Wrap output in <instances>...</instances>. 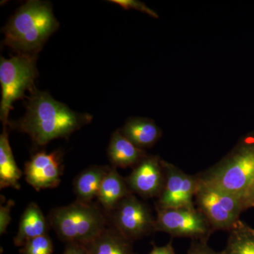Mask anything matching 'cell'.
I'll list each match as a JSON object with an SVG mask.
<instances>
[{
  "mask_svg": "<svg viewBox=\"0 0 254 254\" xmlns=\"http://www.w3.org/2000/svg\"><path fill=\"white\" fill-rule=\"evenodd\" d=\"M26 108L23 118L9 122L8 126L27 133L36 145L41 146L56 138H68L93 119L88 114L73 111L49 93L36 88L30 92Z\"/></svg>",
  "mask_w": 254,
  "mask_h": 254,
  "instance_id": "obj_1",
  "label": "cell"
},
{
  "mask_svg": "<svg viewBox=\"0 0 254 254\" xmlns=\"http://www.w3.org/2000/svg\"><path fill=\"white\" fill-rule=\"evenodd\" d=\"M59 26L50 2L30 0L3 28L4 43L18 54L36 56Z\"/></svg>",
  "mask_w": 254,
  "mask_h": 254,
  "instance_id": "obj_2",
  "label": "cell"
},
{
  "mask_svg": "<svg viewBox=\"0 0 254 254\" xmlns=\"http://www.w3.org/2000/svg\"><path fill=\"white\" fill-rule=\"evenodd\" d=\"M197 176L200 182L242 199L254 180V137L243 138L219 163Z\"/></svg>",
  "mask_w": 254,
  "mask_h": 254,
  "instance_id": "obj_3",
  "label": "cell"
},
{
  "mask_svg": "<svg viewBox=\"0 0 254 254\" xmlns=\"http://www.w3.org/2000/svg\"><path fill=\"white\" fill-rule=\"evenodd\" d=\"M48 220L58 238L66 244L88 245L106 229L107 220L101 210L78 200L53 209Z\"/></svg>",
  "mask_w": 254,
  "mask_h": 254,
  "instance_id": "obj_4",
  "label": "cell"
},
{
  "mask_svg": "<svg viewBox=\"0 0 254 254\" xmlns=\"http://www.w3.org/2000/svg\"><path fill=\"white\" fill-rule=\"evenodd\" d=\"M38 77L36 56L18 54L0 60V84L1 99L0 103V118L4 127L9 124L10 111L12 104L17 100L24 98L26 91L35 88L34 82Z\"/></svg>",
  "mask_w": 254,
  "mask_h": 254,
  "instance_id": "obj_5",
  "label": "cell"
},
{
  "mask_svg": "<svg viewBox=\"0 0 254 254\" xmlns=\"http://www.w3.org/2000/svg\"><path fill=\"white\" fill-rule=\"evenodd\" d=\"M194 201L195 208L204 215L213 231H230L245 211L242 198L203 183L199 179Z\"/></svg>",
  "mask_w": 254,
  "mask_h": 254,
  "instance_id": "obj_6",
  "label": "cell"
},
{
  "mask_svg": "<svg viewBox=\"0 0 254 254\" xmlns=\"http://www.w3.org/2000/svg\"><path fill=\"white\" fill-rule=\"evenodd\" d=\"M155 232L173 237L190 238L208 242L213 230L204 215L196 208H155Z\"/></svg>",
  "mask_w": 254,
  "mask_h": 254,
  "instance_id": "obj_7",
  "label": "cell"
},
{
  "mask_svg": "<svg viewBox=\"0 0 254 254\" xmlns=\"http://www.w3.org/2000/svg\"><path fill=\"white\" fill-rule=\"evenodd\" d=\"M110 213L115 228L132 242L155 232L151 209L133 193L123 198Z\"/></svg>",
  "mask_w": 254,
  "mask_h": 254,
  "instance_id": "obj_8",
  "label": "cell"
},
{
  "mask_svg": "<svg viewBox=\"0 0 254 254\" xmlns=\"http://www.w3.org/2000/svg\"><path fill=\"white\" fill-rule=\"evenodd\" d=\"M162 164L165 172V183L155 208H195L193 201L198 186L197 175H188L163 160Z\"/></svg>",
  "mask_w": 254,
  "mask_h": 254,
  "instance_id": "obj_9",
  "label": "cell"
},
{
  "mask_svg": "<svg viewBox=\"0 0 254 254\" xmlns=\"http://www.w3.org/2000/svg\"><path fill=\"white\" fill-rule=\"evenodd\" d=\"M63 170V155L59 150L38 152L25 163V179L37 191L53 189L59 186Z\"/></svg>",
  "mask_w": 254,
  "mask_h": 254,
  "instance_id": "obj_10",
  "label": "cell"
},
{
  "mask_svg": "<svg viewBox=\"0 0 254 254\" xmlns=\"http://www.w3.org/2000/svg\"><path fill=\"white\" fill-rule=\"evenodd\" d=\"M132 193L143 198H158L165 183L162 160L156 155H147L126 178Z\"/></svg>",
  "mask_w": 254,
  "mask_h": 254,
  "instance_id": "obj_11",
  "label": "cell"
},
{
  "mask_svg": "<svg viewBox=\"0 0 254 254\" xmlns=\"http://www.w3.org/2000/svg\"><path fill=\"white\" fill-rule=\"evenodd\" d=\"M108 158L113 168H134L147 156L143 149L138 148L117 130L110 139Z\"/></svg>",
  "mask_w": 254,
  "mask_h": 254,
  "instance_id": "obj_12",
  "label": "cell"
},
{
  "mask_svg": "<svg viewBox=\"0 0 254 254\" xmlns=\"http://www.w3.org/2000/svg\"><path fill=\"white\" fill-rule=\"evenodd\" d=\"M49 224L40 207L36 203H30L21 215L17 235L14 239L15 246L21 248L32 239L48 235Z\"/></svg>",
  "mask_w": 254,
  "mask_h": 254,
  "instance_id": "obj_13",
  "label": "cell"
},
{
  "mask_svg": "<svg viewBox=\"0 0 254 254\" xmlns=\"http://www.w3.org/2000/svg\"><path fill=\"white\" fill-rule=\"evenodd\" d=\"M132 193L126 178L122 177L116 168H110L102 182L97 198L103 208L110 213L123 198Z\"/></svg>",
  "mask_w": 254,
  "mask_h": 254,
  "instance_id": "obj_14",
  "label": "cell"
},
{
  "mask_svg": "<svg viewBox=\"0 0 254 254\" xmlns=\"http://www.w3.org/2000/svg\"><path fill=\"white\" fill-rule=\"evenodd\" d=\"M120 132L138 148H150L161 137L162 131L150 119L131 118L125 123Z\"/></svg>",
  "mask_w": 254,
  "mask_h": 254,
  "instance_id": "obj_15",
  "label": "cell"
},
{
  "mask_svg": "<svg viewBox=\"0 0 254 254\" xmlns=\"http://www.w3.org/2000/svg\"><path fill=\"white\" fill-rule=\"evenodd\" d=\"M84 247L89 254H136L133 242L115 228L105 229Z\"/></svg>",
  "mask_w": 254,
  "mask_h": 254,
  "instance_id": "obj_16",
  "label": "cell"
},
{
  "mask_svg": "<svg viewBox=\"0 0 254 254\" xmlns=\"http://www.w3.org/2000/svg\"><path fill=\"white\" fill-rule=\"evenodd\" d=\"M110 167H90L81 172L73 182V190L78 201L91 203V200L98 196L102 182Z\"/></svg>",
  "mask_w": 254,
  "mask_h": 254,
  "instance_id": "obj_17",
  "label": "cell"
},
{
  "mask_svg": "<svg viewBox=\"0 0 254 254\" xmlns=\"http://www.w3.org/2000/svg\"><path fill=\"white\" fill-rule=\"evenodd\" d=\"M22 176V172L18 169L12 150L10 146L9 136L6 127H4L0 136V188L20 190L18 181Z\"/></svg>",
  "mask_w": 254,
  "mask_h": 254,
  "instance_id": "obj_18",
  "label": "cell"
},
{
  "mask_svg": "<svg viewBox=\"0 0 254 254\" xmlns=\"http://www.w3.org/2000/svg\"><path fill=\"white\" fill-rule=\"evenodd\" d=\"M222 254H254V229L239 220L229 231L226 247Z\"/></svg>",
  "mask_w": 254,
  "mask_h": 254,
  "instance_id": "obj_19",
  "label": "cell"
},
{
  "mask_svg": "<svg viewBox=\"0 0 254 254\" xmlns=\"http://www.w3.org/2000/svg\"><path fill=\"white\" fill-rule=\"evenodd\" d=\"M21 254H53L54 246L48 235L32 239L19 250Z\"/></svg>",
  "mask_w": 254,
  "mask_h": 254,
  "instance_id": "obj_20",
  "label": "cell"
},
{
  "mask_svg": "<svg viewBox=\"0 0 254 254\" xmlns=\"http://www.w3.org/2000/svg\"><path fill=\"white\" fill-rule=\"evenodd\" d=\"M110 2L120 5L124 9H136L149 15L152 17L158 18V14L150 9L144 3L136 0H110Z\"/></svg>",
  "mask_w": 254,
  "mask_h": 254,
  "instance_id": "obj_21",
  "label": "cell"
},
{
  "mask_svg": "<svg viewBox=\"0 0 254 254\" xmlns=\"http://www.w3.org/2000/svg\"><path fill=\"white\" fill-rule=\"evenodd\" d=\"M15 203L12 200H7L6 204L0 205V234L2 235L11 221V210Z\"/></svg>",
  "mask_w": 254,
  "mask_h": 254,
  "instance_id": "obj_22",
  "label": "cell"
},
{
  "mask_svg": "<svg viewBox=\"0 0 254 254\" xmlns=\"http://www.w3.org/2000/svg\"><path fill=\"white\" fill-rule=\"evenodd\" d=\"M187 254H222L212 250L203 241H193Z\"/></svg>",
  "mask_w": 254,
  "mask_h": 254,
  "instance_id": "obj_23",
  "label": "cell"
},
{
  "mask_svg": "<svg viewBox=\"0 0 254 254\" xmlns=\"http://www.w3.org/2000/svg\"><path fill=\"white\" fill-rule=\"evenodd\" d=\"M242 203L245 210L250 208H254V180L242 198Z\"/></svg>",
  "mask_w": 254,
  "mask_h": 254,
  "instance_id": "obj_24",
  "label": "cell"
},
{
  "mask_svg": "<svg viewBox=\"0 0 254 254\" xmlns=\"http://www.w3.org/2000/svg\"><path fill=\"white\" fill-rule=\"evenodd\" d=\"M148 254H176L173 245V241H170L168 245L163 247H158L153 245V249Z\"/></svg>",
  "mask_w": 254,
  "mask_h": 254,
  "instance_id": "obj_25",
  "label": "cell"
},
{
  "mask_svg": "<svg viewBox=\"0 0 254 254\" xmlns=\"http://www.w3.org/2000/svg\"><path fill=\"white\" fill-rule=\"evenodd\" d=\"M63 254H89L84 246L78 244H66Z\"/></svg>",
  "mask_w": 254,
  "mask_h": 254,
  "instance_id": "obj_26",
  "label": "cell"
}]
</instances>
